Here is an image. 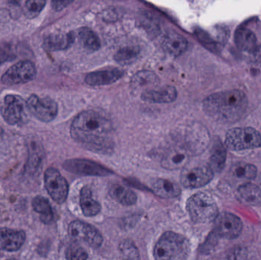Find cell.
I'll return each mask as SVG.
<instances>
[{"label": "cell", "mask_w": 261, "mask_h": 260, "mask_svg": "<svg viewBox=\"0 0 261 260\" xmlns=\"http://www.w3.org/2000/svg\"><path fill=\"white\" fill-rule=\"evenodd\" d=\"M187 210L192 221L196 224L212 222L219 215V208L213 197L205 192H198L187 201Z\"/></svg>", "instance_id": "277c9868"}, {"label": "cell", "mask_w": 261, "mask_h": 260, "mask_svg": "<svg viewBox=\"0 0 261 260\" xmlns=\"http://www.w3.org/2000/svg\"><path fill=\"white\" fill-rule=\"evenodd\" d=\"M26 109L27 103L18 95H6L0 105V114L9 125H18L25 122L28 119Z\"/></svg>", "instance_id": "8992f818"}, {"label": "cell", "mask_w": 261, "mask_h": 260, "mask_svg": "<svg viewBox=\"0 0 261 260\" xmlns=\"http://www.w3.org/2000/svg\"><path fill=\"white\" fill-rule=\"evenodd\" d=\"M74 39L73 32L51 34L44 39V47L50 51L65 50L70 47Z\"/></svg>", "instance_id": "603a6c76"}, {"label": "cell", "mask_w": 261, "mask_h": 260, "mask_svg": "<svg viewBox=\"0 0 261 260\" xmlns=\"http://www.w3.org/2000/svg\"><path fill=\"white\" fill-rule=\"evenodd\" d=\"M155 195L162 198H174L181 193L180 186L177 183L165 179H158L152 185Z\"/></svg>", "instance_id": "cb8c5ba5"}, {"label": "cell", "mask_w": 261, "mask_h": 260, "mask_svg": "<svg viewBox=\"0 0 261 260\" xmlns=\"http://www.w3.org/2000/svg\"><path fill=\"white\" fill-rule=\"evenodd\" d=\"M72 3L73 2L71 1H53L51 3V6L55 11H61Z\"/></svg>", "instance_id": "74e56055"}, {"label": "cell", "mask_w": 261, "mask_h": 260, "mask_svg": "<svg viewBox=\"0 0 261 260\" xmlns=\"http://www.w3.org/2000/svg\"><path fill=\"white\" fill-rule=\"evenodd\" d=\"M113 125L94 111L80 113L72 123L70 134L75 141L93 151L107 152L111 148Z\"/></svg>", "instance_id": "6da1fadb"}, {"label": "cell", "mask_w": 261, "mask_h": 260, "mask_svg": "<svg viewBox=\"0 0 261 260\" xmlns=\"http://www.w3.org/2000/svg\"><path fill=\"white\" fill-rule=\"evenodd\" d=\"M8 260H15V259H8Z\"/></svg>", "instance_id": "60d3db41"}, {"label": "cell", "mask_w": 261, "mask_h": 260, "mask_svg": "<svg viewBox=\"0 0 261 260\" xmlns=\"http://www.w3.org/2000/svg\"><path fill=\"white\" fill-rule=\"evenodd\" d=\"M36 75L35 64L30 61H22L8 69L2 76L1 81L5 85H21L33 81Z\"/></svg>", "instance_id": "52a82bcc"}, {"label": "cell", "mask_w": 261, "mask_h": 260, "mask_svg": "<svg viewBox=\"0 0 261 260\" xmlns=\"http://www.w3.org/2000/svg\"><path fill=\"white\" fill-rule=\"evenodd\" d=\"M190 160V153L184 147L170 149L164 154L161 166L168 170L182 169L187 166Z\"/></svg>", "instance_id": "9a60e30c"}, {"label": "cell", "mask_w": 261, "mask_h": 260, "mask_svg": "<svg viewBox=\"0 0 261 260\" xmlns=\"http://www.w3.org/2000/svg\"><path fill=\"white\" fill-rule=\"evenodd\" d=\"M70 238L76 242H83L93 248L102 245L103 238L97 229L81 221H72L68 227Z\"/></svg>", "instance_id": "30bf717a"}, {"label": "cell", "mask_w": 261, "mask_h": 260, "mask_svg": "<svg viewBox=\"0 0 261 260\" xmlns=\"http://www.w3.org/2000/svg\"><path fill=\"white\" fill-rule=\"evenodd\" d=\"M236 197L240 203L246 206H260L261 189L252 183H245L237 189Z\"/></svg>", "instance_id": "44dd1931"}, {"label": "cell", "mask_w": 261, "mask_h": 260, "mask_svg": "<svg viewBox=\"0 0 261 260\" xmlns=\"http://www.w3.org/2000/svg\"><path fill=\"white\" fill-rule=\"evenodd\" d=\"M27 107L31 114L42 122H50L58 115V104L49 97L41 98L35 94L28 99Z\"/></svg>", "instance_id": "ba28073f"}, {"label": "cell", "mask_w": 261, "mask_h": 260, "mask_svg": "<svg viewBox=\"0 0 261 260\" xmlns=\"http://www.w3.org/2000/svg\"><path fill=\"white\" fill-rule=\"evenodd\" d=\"M219 237L214 232H212L210 234V236L207 238L205 244H203L202 247V253H210L211 250H213L216 244L218 243V240H219Z\"/></svg>", "instance_id": "d590c367"}, {"label": "cell", "mask_w": 261, "mask_h": 260, "mask_svg": "<svg viewBox=\"0 0 261 260\" xmlns=\"http://www.w3.org/2000/svg\"><path fill=\"white\" fill-rule=\"evenodd\" d=\"M187 147L186 149L190 152H202L208 146L210 138L205 128L195 127L189 130L186 137Z\"/></svg>", "instance_id": "ac0fdd59"}, {"label": "cell", "mask_w": 261, "mask_h": 260, "mask_svg": "<svg viewBox=\"0 0 261 260\" xmlns=\"http://www.w3.org/2000/svg\"><path fill=\"white\" fill-rule=\"evenodd\" d=\"M66 258L67 260H87L88 253L78 244H72L66 250Z\"/></svg>", "instance_id": "836d02e7"}, {"label": "cell", "mask_w": 261, "mask_h": 260, "mask_svg": "<svg viewBox=\"0 0 261 260\" xmlns=\"http://www.w3.org/2000/svg\"><path fill=\"white\" fill-rule=\"evenodd\" d=\"M226 148L220 140H215L212 148L210 163L208 166L213 172H219L222 171L226 163Z\"/></svg>", "instance_id": "d4e9b609"}, {"label": "cell", "mask_w": 261, "mask_h": 260, "mask_svg": "<svg viewBox=\"0 0 261 260\" xmlns=\"http://www.w3.org/2000/svg\"><path fill=\"white\" fill-rule=\"evenodd\" d=\"M234 42L242 51L246 52L250 54L254 53L258 47L257 37L254 32L243 26L239 27L236 30L234 33Z\"/></svg>", "instance_id": "ffe728a7"}, {"label": "cell", "mask_w": 261, "mask_h": 260, "mask_svg": "<svg viewBox=\"0 0 261 260\" xmlns=\"http://www.w3.org/2000/svg\"><path fill=\"white\" fill-rule=\"evenodd\" d=\"M32 207L35 212L41 215V221L44 224H50L54 218L51 206L47 198L36 196L32 200Z\"/></svg>", "instance_id": "83f0119b"}, {"label": "cell", "mask_w": 261, "mask_h": 260, "mask_svg": "<svg viewBox=\"0 0 261 260\" xmlns=\"http://www.w3.org/2000/svg\"><path fill=\"white\" fill-rule=\"evenodd\" d=\"M80 203L83 214L85 216H96L101 212V205L93 199L91 189L88 186H85L81 189Z\"/></svg>", "instance_id": "484cf974"}, {"label": "cell", "mask_w": 261, "mask_h": 260, "mask_svg": "<svg viewBox=\"0 0 261 260\" xmlns=\"http://www.w3.org/2000/svg\"><path fill=\"white\" fill-rule=\"evenodd\" d=\"M225 146L234 151L255 149L261 147V134L253 128H236L225 135Z\"/></svg>", "instance_id": "5b68a950"}, {"label": "cell", "mask_w": 261, "mask_h": 260, "mask_svg": "<svg viewBox=\"0 0 261 260\" xmlns=\"http://www.w3.org/2000/svg\"><path fill=\"white\" fill-rule=\"evenodd\" d=\"M110 195L117 203L125 206H133L137 201V195L133 191L119 184L113 185L111 186Z\"/></svg>", "instance_id": "4316f807"}, {"label": "cell", "mask_w": 261, "mask_h": 260, "mask_svg": "<svg viewBox=\"0 0 261 260\" xmlns=\"http://www.w3.org/2000/svg\"><path fill=\"white\" fill-rule=\"evenodd\" d=\"M44 186L52 199L61 205L68 196L69 186L61 172L55 168H48L44 172Z\"/></svg>", "instance_id": "9c48e42d"}, {"label": "cell", "mask_w": 261, "mask_h": 260, "mask_svg": "<svg viewBox=\"0 0 261 260\" xmlns=\"http://www.w3.org/2000/svg\"><path fill=\"white\" fill-rule=\"evenodd\" d=\"M63 167L72 174L78 175L107 177L113 174V171L96 162L85 159H72L66 160Z\"/></svg>", "instance_id": "7c38bea8"}, {"label": "cell", "mask_w": 261, "mask_h": 260, "mask_svg": "<svg viewBox=\"0 0 261 260\" xmlns=\"http://www.w3.org/2000/svg\"><path fill=\"white\" fill-rule=\"evenodd\" d=\"M243 224L242 220L234 214L223 212L219 214L215 220V228L213 232L219 238L233 240L239 238L242 234Z\"/></svg>", "instance_id": "8fae6325"}, {"label": "cell", "mask_w": 261, "mask_h": 260, "mask_svg": "<svg viewBox=\"0 0 261 260\" xmlns=\"http://www.w3.org/2000/svg\"><path fill=\"white\" fill-rule=\"evenodd\" d=\"M214 177V172L208 166L184 169L181 174L180 181L187 189H198L210 183Z\"/></svg>", "instance_id": "4fadbf2b"}, {"label": "cell", "mask_w": 261, "mask_h": 260, "mask_svg": "<svg viewBox=\"0 0 261 260\" xmlns=\"http://www.w3.org/2000/svg\"><path fill=\"white\" fill-rule=\"evenodd\" d=\"M141 99L151 103H170L177 97L176 89L171 85L156 88L141 93Z\"/></svg>", "instance_id": "d6986e66"}, {"label": "cell", "mask_w": 261, "mask_h": 260, "mask_svg": "<svg viewBox=\"0 0 261 260\" xmlns=\"http://www.w3.org/2000/svg\"><path fill=\"white\" fill-rule=\"evenodd\" d=\"M14 54L12 50L6 46H0V65L13 59Z\"/></svg>", "instance_id": "8d00e7d4"}, {"label": "cell", "mask_w": 261, "mask_h": 260, "mask_svg": "<svg viewBox=\"0 0 261 260\" xmlns=\"http://www.w3.org/2000/svg\"><path fill=\"white\" fill-rule=\"evenodd\" d=\"M159 84V78L153 72L141 70L132 76L130 86L134 91H141L143 93L158 88Z\"/></svg>", "instance_id": "2e32d148"}, {"label": "cell", "mask_w": 261, "mask_h": 260, "mask_svg": "<svg viewBox=\"0 0 261 260\" xmlns=\"http://www.w3.org/2000/svg\"><path fill=\"white\" fill-rule=\"evenodd\" d=\"M248 106V96L239 90L214 93L203 102V110L206 114L215 121L225 124L240 120Z\"/></svg>", "instance_id": "7a4b0ae2"}, {"label": "cell", "mask_w": 261, "mask_h": 260, "mask_svg": "<svg viewBox=\"0 0 261 260\" xmlns=\"http://www.w3.org/2000/svg\"><path fill=\"white\" fill-rule=\"evenodd\" d=\"M2 134H3V130L0 128V135H1Z\"/></svg>", "instance_id": "ab89813d"}, {"label": "cell", "mask_w": 261, "mask_h": 260, "mask_svg": "<svg viewBox=\"0 0 261 260\" xmlns=\"http://www.w3.org/2000/svg\"><path fill=\"white\" fill-rule=\"evenodd\" d=\"M187 39L176 32H170L162 41V47L169 54L177 56L184 53L187 49Z\"/></svg>", "instance_id": "7402d4cb"}, {"label": "cell", "mask_w": 261, "mask_h": 260, "mask_svg": "<svg viewBox=\"0 0 261 260\" xmlns=\"http://www.w3.org/2000/svg\"><path fill=\"white\" fill-rule=\"evenodd\" d=\"M251 61L256 65L261 66V44L258 45L254 53H251Z\"/></svg>", "instance_id": "f35d334b"}, {"label": "cell", "mask_w": 261, "mask_h": 260, "mask_svg": "<svg viewBox=\"0 0 261 260\" xmlns=\"http://www.w3.org/2000/svg\"><path fill=\"white\" fill-rule=\"evenodd\" d=\"M25 233L22 230L2 227L0 228V250L18 251L25 241Z\"/></svg>", "instance_id": "5bb4252c"}, {"label": "cell", "mask_w": 261, "mask_h": 260, "mask_svg": "<svg viewBox=\"0 0 261 260\" xmlns=\"http://www.w3.org/2000/svg\"><path fill=\"white\" fill-rule=\"evenodd\" d=\"M233 174L239 178L254 180L257 174V168L252 164L248 163H239L236 165L233 169Z\"/></svg>", "instance_id": "4dcf8cb0"}, {"label": "cell", "mask_w": 261, "mask_h": 260, "mask_svg": "<svg viewBox=\"0 0 261 260\" xmlns=\"http://www.w3.org/2000/svg\"><path fill=\"white\" fill-rule=\"evenodd\" d=\"M45 1H35L29 0L25 2L24 6V13L29 18H34L38 16L45 6Z\"/></svg>", "instance_id": "d6a6232c"}, {"label": "cell", "mask_w": 261, "mask_h": 260, "mask_svg": "<svg viewBox=\"0 0 261 260\" xmlns=\"http://www.w3.org/2000/svg\"><path fill=\"white\" fill-rule=\"evenodd\" d=\"M122 260H140L139 251L132 241H124L119 245Z\"/></svg>", "instance_id": "1f68e13d"}, {"label": "cell", "mask_w": 261, "mask_h": 260, "mask_svg": "<svg viewBox=\"0 0 261 260\" xmlns=\"http://www.w3.org/2000/svg\"><path fill=\"white\" fill-rule=\"evenodd\" d=\"M190 253L188 240L174 232H165L153 250L155 260H187Z\"/></svg>", "instance_id": "3957f363"}, {"label": "cell", "mask_w": 261, "mask_h": 260, "mask_svg": "<svg viewBox=\"0 0 261 260\" xmlns=\"http://www.w3.org/2000/svg\"><path fill=\"white\" fill-rule=\"evenodd\" d=\"M227 257L229 260H246L248 257V250L242 246H236L228 250Z\"/></svg>", "instance_id": "e575fe53"}, {"label": "cell", "mask_w": 261, "mask_h": 260, "mask_svg": "<svg viewBox=\"0 0 261 260\" xmlns=\"http://www.w3.org/2000/svg\"><path fill=\"white\" fill-rule=\"evenodd\" d=\"M80 42L86 49L92 51L99 50L100 47V40L96 33L87 27H81L77 32Z\"/></svg>", "instance_id": "f1b7e54d"}, {"label": "cell", "mask_w": 261, "mask_h": 260, "mask_svg": "<svg viewBox=\"0 0 261 260\" xmlns=\"http://www.w3.org/2000/svg\"><path fill=\"white\" fill-rule=\"evenodd\" d=\"M123 75L124 72L119 69L99 70L87 75L85 81L88 85L93 86L110 85L117 82Z\"/></svg>", "instance_id": "e0dca14e"}, {"label": "cell", "mask_w": 261, "mask_h": 260, "mask_svg": "<svg viewBox=\"0 0 261 260\" xmlns=\"http://www.w3.org/2000/svg\"><path fill=\"white\" fill-rule=\"evenodd\" d=\"M139 55V50L137 47H126L116 53L115 59L121 65H130L138 61Z\"/></svg>", "instance_id": "f546056e"}]
</instances>
